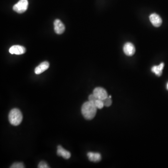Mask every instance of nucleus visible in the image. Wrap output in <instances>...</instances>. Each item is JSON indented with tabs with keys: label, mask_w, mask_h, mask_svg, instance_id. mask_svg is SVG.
<instances>
[{
	"label": "nucleus",
	"mask_w": 168,
	"mask_h": 168,
	"mask_svg": "<svg viewBox=\"0 0 168 168\" xmlns=\"http://www.w3.org/2000/svg\"><path fill=\"white\" fill-rule=\"evenodd\" d=\"M97 109L95 104L92 102H85L82 105L81 112L84 118L86 120H91L93 119L97 112Z\"/></svg>",
	"instance_id": "obj_1"
},
{
	"label": "nucleus",
	"mask_w": 168,
	"mask_h": 168,
	"mask_svg": "<svg viewBox=\"0 0 168 168\" xmlns=\"http://www.w3.org/2000/svg\"><path fill=\"white\" fill-rule=\"evenodd\" d=\"M23 115L19 109L14 108L10 111L9 115V120L12 125L18 126L23 120Z\"/></svg>",
	"instance_id": "obj_2"
},
{
	"label": "nucleus",
	"mask_w": 168,
	"mask_h": 168,
	"mask_svg": "<svg viewBox=\"0 0 168 168\" xmlns=\"http://www.w3.org/2000/svg\"><path fill=\"white\" fill-rule=\"evenodd\" d=\"M28 5V0H20L14 6L13 9L18 13H23L27 9Z\"/></svg>",
	"instance_id": "obj_3"
},
{
	"label": "nucleus",
	"mask_w": 168,
	"mask_h": 168,
	"mask_svg": "<svg viewBox=\"0 0 168 168\" xmlns=\"http://www.w3.org/2000/svg\"><path fill=\"white\" fill-rule=\"evenodd\" d=\"M93 94L95 95V97L98 99H101L102 101L107 98L108 96L107 92L106 90L103 88L100 87L95 88L93 91Z\"/></svg>",
	"instance_id": "obj_4"
},
{
	"label": "nucleus",
	"mask_w": 168,
	"mask_h": 168,
	"mask_svg": "<svg viewBox=\"0 0 168 168\" xmlns=\"http://www.w3.org/2000/svg\"><path fill=\"white\" fill-rule=\"evenodd\" d=\"M123 51L127 56H133L135 52V47L133 44L130 42H128L124 45Z\"/></svg>",
	"instance_id": "obj_5"
},
{
	"label": "nucleus",
	"mask_w": 168,
	"mask_h": 168,
	"mask_svg": "<svg viewBox=\"0 0 168 168\" xmlns=\"http://www.w3.org/2000/svg\"><path fill=\"white\" fill-rule=\"evenodd\" d=\"M25 51L26 49L23 46L18 45H15L11 46L9 49V52L11 54H23L25 53Z\"/></svg>",
	"instance_id": "obj_6"
},
{
	"label": "nucleus",
	"mask_w": 168,
	"mask_h": 168,
	"mask_svg": "<svg viewBox=\"0 0 168 168\" xmlns=\"http://www.w3.org/2000/svg\"><path fill=\"white\" fill-rule=\"evenodd\" d=\"M54 31L57 34H62L65 31V26L62 22L59 19H56L54 22Z\"/></svg>",
	"instance_id": "obj_7"
},
{
	"label": "nucleus",
	"mask_w": 168,
	"mask_h": 168,
	"mask_svg": "<svg viewBox=\"0 0 168 168\" xmlns=\"http://www.w3.org/2000/svg\"><path fill=\"white\" fill-rule=\"evenodd\" d=\"M150 20L153 26L156 27L160 26L162 23L161 18L156 13L152 14L150 15Z\"/></svg>",
	"instance_id": "obj_8"
},
{
	"label": "nucleus",
	"mask_w": 168,
	"mask_h": 168,
	"mask_svg": "<svg viewBox=\"0 0 168 168\" xmlns=\"http://www.w3.org/2000/svg\"><path fill=\"white\" fill-rule=\"evenodd\" d=\"M50 64L47 61H45L37 66L35 69V73L36 74H40L47 70L49 67Z\"/></svg>",
	"instance_id": "obj_9"
},
{
	"label": "nucleus",
	"mask_w": 168,
	"mask_h": 168,
	"mask_svg": "<svg viewBox=\"0 0 168 168\" xmlns=\"http://www.w3.org/2000/svg\"><path fill=\"white\" fill-rule=\"evenodd\" d=\"M57 148H58L57 154H58V156H62L64 158L66 159H69L70 158L71 155L70 152L64 150V148L60 145L58 146Z\"/></svg>",
	"instance_id": "obj_10"
},
{
	"label": "nucleus",
	"mask_w": 168,
	"mask_h": 168,
	"mask_svg": "<svg viewBox=\"0 0 168 168\" xmlns=\"http://www.w3.org/2000/svg\"><path fill=\"white\" fill-rule=\"evenodd\" d=\"M88 156L90 161L98 162L102 159L101 154L99 153H93L90 152L88 153Z\"/></svg>",
	"instance_id": "obj_11"
},
{
	"label": "nucleus",
	"mask_w": 168,
	"mask_h": 168,
	"mask_svg": "<svg viewBox=\"0 0 168 168\" xmlns=\"http://www.w3.org/2000/svg\"><path fill=\"white\" fill-rule=\"evenodd\" d=\"M164 66V64L163 63H161L158 66H154L151 68L152 72L158 76H160L162 74Z\"/></svg>",
	"instance_id": "obj_12"
},
{
	"label": "nucleus",
	"mask_w": 168,
	"mask_h": 168,
	"mask_svg": "<svg viewBox=\"0 0 168 168\" xmlns=\"http://www.w3.org/2000/svg\"><path fill=\"white\" fill-rule=\"evenodd\" d=\"M94 104L97 109H102L104 106V103L102 100H101V99H96L94 102Z\"/></svg>",
	"instance_id": "obj_13"
},
{
	"label": "nucleus",
	"mask_w": 168,
	"mask_h": 168,
	"mask_svg": "<svg viewBox=\"0 0 168 168\" xmlns=\"http://www.w3.org/2000/svg\"><path fill=\"white\" fill-rule=\"evenodd\" d=\"M104 106L105 107H110L112 105V101L111 96H108L107 98L105 99L103 101Z\"/></svg>",
	"instance_id": "obj_14"
},
{
	"label": "nucleus",
	"mask_w": 168,
	"mask_h": 168,
	"mask_svg": "<svg viewBox=\"0 0 168 168\" xmlns=\"http://www.w3.org/2000/svg\"><path fill=\"white\" fill-rule=\"evenodd\" d=\"M11 168H25L24 164L22 163H15L11 165Z\"/></svg>",
	"instance_id": "obj_15"
},
{
	"label": "nucleus",
	"mask_w": 168,
	"mask_h": 168,
	"mask_svg": "<svg viewBox=\"0 0 168 168\" xmlns=\"http://www.w3.org/2000/svg\"><path fill=\"white\" fill-rule=\"evenodd\" d=\"M38 168H50L47 163L45 161H41L38 164Z\"/></svg>",
	"instance_id": "obj_16"
},
{
	"label": "nucleus",
	"mask_w": 168,
	"mask_h": 168,
	"mask_svg": "<svg viewBox=\"0 0 168 168\" xmlns=\"http://www.w3.org/2000/svg\"><path fill=\"white\" fill-rule=\"evenodd\" d=\"M98 99L95 97V95L93 94L90 95L88 97L89 101L92 102L93 103H94L96 99Z\"/></svg>",
	"instance_id": "obj_17"
},
{
	"label": "nucleus",
	"mask_w": 168,
	"mask_h": 168,
	"mask_svg": "<svg viewBox=\"0 0 168 168\" xmlns=\"http://www.w3.org/2000/svg\"><path fill=\"white\" fill-rule=\"evenodd\" d=\"M167 90H168V83H167Z\"/></svg>",
	"instance_id": "obj_18"
}]
</instances>
